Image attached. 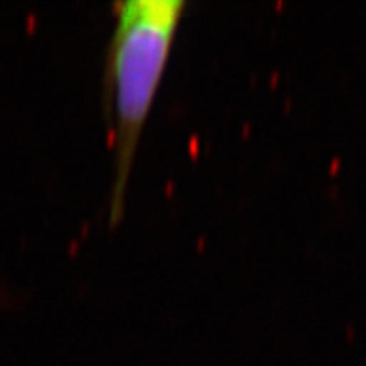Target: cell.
I'll return each mask as SVG.
<instances>
[{
  "label": "cell",
  "mask_w": 366,
  "mask_h": 366,
  "mask_svg": "<svg viewBox=\"0 0 366 366\" xmlns=\"http://www.w3.org/2000/svg\"><path fill=\"white\" fill-rule=\"evenodd\" d=\"M185 11V0H127L116 6L105 70L114 136L112 224L124 216L137 146Z\"/></svg>",
  "instance_id": "obj_1"
}]
</instances>
